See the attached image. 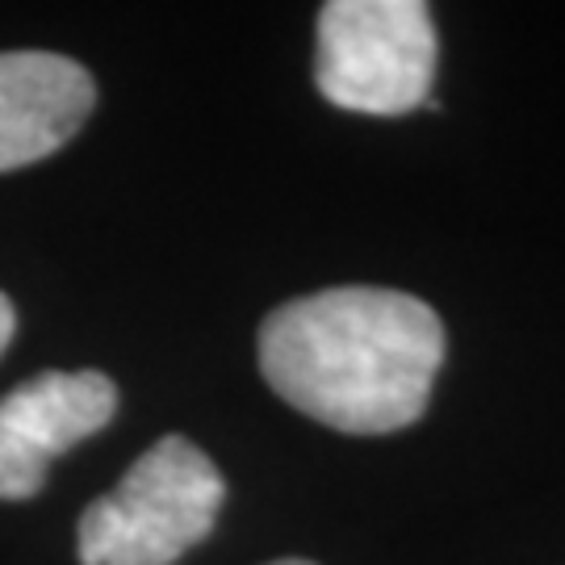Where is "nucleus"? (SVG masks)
I'll return each mask as SVG.
<instances>
[{"label":"nucleus","mask_w":565,"mask_h":565,"mask_svg":"<svg viewBox=\"0 0 565 565\" xmlns=\"http://www.w3.org/2000/svg\"><path fill=\"white\" fill-rule=\"evenodd\" d=\"M268 565H315V562H306V557H281V562H268Z\"/></svg>","instance_id":"7"},{"label":"nucleus","mask_w":565,"mask_h":565,"mask_svg":"<svg viewBox=\"0 0 565 565\" xmlns=\"http://www.w3.org/2000/svg\"><path fill=\"white\" fill-rule=\"evenodd\" d=\"M118 411V385L97 369L39 373L0 398V499H34L55 457L97 436Z\"/></svg>","instance_id":"4"},{"label":"nucleus","mask_w":565,"mask_h":565,"mask_svg":"<svg viewBox=\"0 0 565 565\" xmlns=\"http://www.w3.org/2000/svg\"><path fill=\"white\" fill-rule=\"evenodd\" d=\"M440 361V315L403 289L335 285L277 306L260 327L264 382L294 411L348 436L415 424Z\"/></svg>","instance_id":"1"},{"label":"nucleus","mask_w":565,"mask_h":565,"mask_svg":"<svg viewBox=\"0 0 565 565\" xmlns=\"http://www.w3.org/2000/svg\"><path fill=\"white\" fill-rule=\"evenodd\" d=\"M226 482L218 465L184 436H163L84 507L76 527L81 565H172L218 524Z\"/></svg>","instance_id":"2"},{"label":"nucleus","mask_w":565,"mask_h":565,"mask_svg":"<svg viewBox=\"0 0 565 565\" xmlns=\"http://www.w3.org/2000/svg\"><path fill=\"white\" fill-rule=\"evenodd\" d=\"M13 331H18V315H13V302H9L4 294H0V352L9 348Z\"/></svg>","instance_id":"6"},{"label":"nucleus","mask_w":565,"mask_h":565,"mask_svg":"<svg viewBox=\"0 0 565 565\" xmlns=\"http://www.w3.org/2000/svg\"><path fill=\"white\" fill-rule=\"evenodd\" d=\"M97 105V84L55 51H0V172L55 156Z\"/></svg>","instance_id":"5"},{"label":"nucleus","mask_w":565,"mask_h":565,"mask_svg":"<svg viewBox=\"0 0 565 565\" xmlns=\"http://www.w3.org/2000/svg\"><path fill=\"white\" fill-rule=\"evenodd\" d=\"M436 25L424 0H331L319 13L315 84L364 118H398L431 102Z\"/></svg>","instance_id":"3"}]
</instances>
